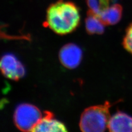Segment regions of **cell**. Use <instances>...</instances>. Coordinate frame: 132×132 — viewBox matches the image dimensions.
Wrapping results in <instances>:
<instances>
[{"label":"cell","mask_w":132,"mask_h":132,"mask_svg":"<svg viewBox=\"0 0 132 132\" xmlns=\"http://www.w3.org/2000/svg\"><path fill=\"white\" fill-rule=\"evenodd\" d=\"M78 8L72 2L60 0L48 7L46 23L51 29L59 35H65L76 29L80 23Z\"/></svg>","instance_id":"obj_1"},{"label":"cell","mask_w":132,"mask_h":132,"mask_svg":"<svg viewBox=\"0 0 132 132\" xmlns=\"http://www.w3.org/2000/svg\"><path fill=\"white\" fill-rule=\"evenodd\" d=\"M111 106L110 103L106 101L103 105L86 109L80 117V130L85 132L104 131L108 127L111 118L109 111Z\"/></svg>","instance_id":"obj_2"},{"label":"cell","mask_w":132,"mask_h":132,"mask_svg":"<svg viewBox=\"0 0 132 132\" xmlns=\"http://www.w3.org/2000/svg\"><path fill=\"white\" fill-rule=\"evenodd\" d=\"M42 118V114L38 107L27 103L16 107L13 116L15 125L23 131H32Z\"/></svg>","instance_id":"obj_3"},{"label":"cell","mask_w":132,"mask_h":132,"mask_svg":"<svg viewBox=\"0 0 132 132\" xmlns=\"http://www.w3.org/2000/svg\"><path fill=\"white\" fill-rule=\"evenodd\" d=\"M0 68L4 76L13 80L21 79L26 73L22 63L12 53H7L2 57Z\"/></svg>","instance_id":"obj_4"},{"label":"cell","mask_w":132,"mask_h":132,"mask_svg":"<svg viewBox=\"0 0 132 132\" xmlns=\"http://www.w3.org/2000/svg\"><path fill=\"white\" fill-rule=\"evenodd\" d=\"M59 59L61 63L65 67L74 69L80 63L82 51L76 44H66L61 49L59 52Z\"/></svg>","instance_id":"obj_5"},{"label":"cell","mask_w":132,"mask_h":132,"mask_svg":"<svg viewBox=\"0 0 132 132\" xmlns=\"http://www.w3.org/2000/svg\"><path fill=\"white\" fill-rule=\"evenodd\" d=\"M107 128L112 132H132V117L119 111L110 118Z\"/></svg>","instance_id":"obj_6"},{"label":"cell","mask_w":132,"mask_h":132,"mask_svg":"<svg viewBox=\"0 0 132 132\" xmlns=\"http://www.w3.org/2000/svg\"><path fill=\"white\" fill-rule=\"evenodd\" d=\"M67 131V129L64 124L53 117V114L50 111H45L44 117L32 130L40 132Z\"/></svg>","instance_id":"obj_7"},{"label":"cell","mask_w":132,"mask_h":132,"mask_svg":"<svg viewBox=\"0 0 132 132\" xmlns=\"http://www.w3.org/2000/svg\"><path fill=\"white\" fill-rule=\"evenodd\" d=\"M123 8L119 4H113L99 15L98 17L105 26L114 25L122 18Z\"/></svg>","instance_id":"obj_8"},{"label":"cell","mask_w":132,"mask_h":132,"mask_svg":"<svg viewBox=\"0 0 132 132\" xmlns=\"http://www.w3.org/2000/svg\"><path fill=\"white\" fill-rule=\"evenodd\" d=\"M104 26L98 16L88 11L85 19V28L89 34H102L104 32Z\"/></svg>","instance_id":"obj_9"},{"label":"cell","mask_w":132,"mask_h":132,"mask_svg":"<svg viewBox=\"0 0 132 132\" xmlns=\"http://www.w3.org/2000/svg\"><path fill=\"white\" fill-rule=\"evenodd\" d=\"M123 45L126 50L132 54V23L127 29Z\"/></svg>","instance_id":"obj_10"},{"label":"cell","mask_w":132,"mask_h":132,"mask_svg":"<svg viewBox=\"0 0 132 132\" xmlns=\"http://www.w3.org/2000/svg\"><path fill=\"white\" fill-rule=\"evenodd\" d=\"M86 2L89 8V11L98 16L100 14L99 0H86Z\"/></svg>","instance_id":"obj_11"},{"label":"cell","mask_w":132,"mask_h":132,"mask_svg":"<svg viewBox=\"0 0 132 132\" xmlns=\"http://www.w3.org/2000/svg\"><path fill=\"white\" fill-rule=\"evenodd\" d=\"M110 1H111V0H99L100 14L102 13V12L106 11L107 8H108L110 6Z\"/></svg>","instance_id":"obj_12"},{"label":"cell","mask_w":132,"mask_h":132,"mask_svg":"<svg viewBox=\"0 0 132 132\" xmlns=\"http://www.w3.org/2000/svg\"><path fill=\"white\" fill-rule=\"evenodd\" d=\"M112 1L113 2H114V1H117V0H112Z\"/></svg>","instance_id":"obj_13"}]
</instances>
